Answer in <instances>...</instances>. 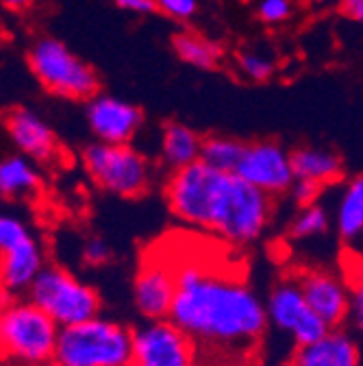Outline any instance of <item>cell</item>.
Listing matches in <instances>:
<instances>
[{
  "instance_id": "cell-1",
  "label": "cell",
  "mask_w": 363,
  "mask_h": 366,
  "mask_svg": "<svg viewBox=\"0 0 363 366\" xmlns=\"http://www.w3.org/2000/svg\"><path fill=\"white\" fill-rule=\"evenodd\" d=\"M170 318L203 351L242 360L259 349L270 325L265 301L240 274L183 262L176 266V297Z\"/></svg>"
},
{
  "instance_id": "cell-2",
  "label": "cell",
  "mask_w": 363,
  "mask_h": 366,
  "mask_svg": "<svg viewBox=\"0 0 363 366\" xmlns=\"http://www.w3.org/2000/svg\"><path fill=\"white\" fill-rule=\"evenodd\" d=\"M165 203L172 216L229 244H248L263 236L272 220V197L237 174L203 162L170 172Z\"/></svg>"
},
{
  "instance_id": "cell-3",
  "label": "cell",
  "mask_w": 363,
  "mask_h": 366,
  "mask_svg": "<svg viewBox=\"0 0 363 366\" xmlns=\"http://www.w3.org/2000/svg\"><path fill=\"white\" fill-rule=\"evenodd\" d=\"M135 332L118 320L96 316L63 327L57 342V366H133Z\"/></svg>"
},
{
  "instance_id": "cell-4",
  "label": "cell",
  "mask_w": 363,
  "mask_h": 366,
  "mask_svg": "<svg viewBox=\"0 0 363 366\" xmlns=\"http://www.w3.org/2000/svg\"><path fill=\"white\" fill-rule=\"evenodd\" d=\"M61 327L29 299L14 297L3 303L0 340L5 355L22 366H44L55 362Z\"/></svg>"
},
{
  "instance_id": "cell-5",
  "label": "cell",
  "mask_w": 363,
  "mask_h": 366,
  "mask_svg": "<svg viewBox=\"0 0 363 366\" xmlns=\"http://www.w3.org/2000/svg\"><path fill=\"white\" fill-rule=\"evenodd\" d=\"M26 61L33 76L48 94L85 103L101 94L96 70L57 37H37L26 53Z\"/></svg>"
},
{
  "instance_id": "cell-6",
  "label": "cell",
  "mask_w": 363,
  "mask_h": 366,
  "mask_svg": "<svg viewBox=\"0 0 363 366\" xmlns=\"http://www.w3.org/2000/svg\"><path fill=\"white\" fill-rule=\"evenodd\" d=\"M81 159L94 186L122 199L146 194L153 183V164L133 144L92 142L83 149Z\"/></svg>"
},
{
  "instance_id": "cell-7",
  "label": "cell",
  "mask_w": 363,
  "mask_h": 366,
  "mask_svg": "<svg viewBox=\"0 0 363 366\" xmlns=\"http://www.w3.org/2000/svg\"><path fill=\"white\" fill-rule=\"evenodd\" d=\"M26 299L46 312L61 330L101 316L103 307L101 295L92 286L57 264H48L41 270Z\"/></svg>"
},
{
  "instance_id": "cell-8",
  "label": "cell",
  "mask_w": 363,
  "mask_h": 366,
  "mask_svg": "<svg viewBox=\"0 0 363 366\" xmlns=\"http://www.w3.org/2000/svg\"><path fill=\"white\" fill-rule=\"evenodd\" d=\"M0 257H3L0 264L3 292L11 297L26 295L46 268V255L39 240L16 214H5L0 218Z\"/></svg>"
},
{
  "instance_id": "cell-9",
  "label": "cell",
  "mask_w": 363,
  "mask_h": 366,
  "mask_svg": "<svg viewBox=\"0 0 363 366\" xmlns=\"http://www.w3.org/2000/svg\"><path fill=\"white\" fill-rule=\"evenodd\" d=\"M267 320L281 334L294 340L296 347L315 342L322 338L331 327L313 312L309 301L305 299L296 277H283L272 286L265 299Z\"/></svg>"
},
{
  "instance_id": "cell-10",
  "label": "cell",
  "mask_w": 363,
  "mask_h": 366,
  "mask_svg": "<svg viewBox=\"0 0 363 366\" xmlns=\"http://www.w3.org/2000/svg\"><path fill=\"white\" fill-rule=\"evenodd\" d=\"M133 340V366H198L196 342L172 318L146 320Z\"/></svg>"
},
{
  "instance_id": "cell-11",
  "label": "cell",
  "mask_w": 363,
  "mask_h": 366,
  "mask_svg": "<svg viewBox=\"0 0 363 366\" xmlns=\"http://www.w3.org/2000/svg\"><path fill=\"white\" fill-rule=\"evenodd\" d=\"M235 174L272 199L290 192L296 181L292 153L270 140L246 144L242 164Z\"/></svg>"
},
{
  "instance_id": "cell-12",
  "label": "cell",
  "mask_w": 363,
  "mask_h": 366,
  "mask_svg": "<svg viewBox=\"0 0 363 366\" xmlns=\"http://www.w3.org/2000/svg\"><path fill=\"white\" fill-rule=\"evenodd\" d=\"M292 274L313 312L331 330H339L350 318V286L346 277L327 268H300Z\"/></svg>"
},
{
  "instance_id": "cell-13",
  "label": "cell",
  "mask_w": 363,
  "mask_h": 366,
  "mask_svg": "<svg viewBox=\"0 0 363 366\" xmlns=\"http://www.w3.org/2000/svg\"><path fill=\"white\" fill-rule=\"evenodd\" d=\"M87 127L103 144H131L144 127V114L124 99L96 94L85 107Z\"/></svg>"
},
{
  "instance_id": "cell-14",
  "label": "cell",
  "mask_w": 363,
  "mask_h": 366,
  "mask_svg": "<svg viewBox=\"0 0 363 366\" xmlns=\"http://www.w3.org/2000/svg\"><path fill=\"white\" fill-rule=\"evenodd\" d=\"M176 297V268L163 259L142 262L133 282V303L144 320L170 318Z\"/></svg>"
},
{
  "instance_id": "cell-15",
  "label": "cell",
  "mask_w": 363,
  "mask_h": 366,
  "mask_svg": "<svg viewBox=\"0 0 363 366\" xmlns=\"http://www.w3.org/2000/svg\"><path fill=\"white\" fill-rule=\"evenodd\" d=\"M5 131L18 153L35 164H51L59 155V140L53 127L29 107L9 109L5 116Z\"/></svg>"
},
{
  "instance_id": "cell-16",
  "label": "cell",
  "mask_w": 363,
  "mask_h": 366,
  "mask_svg": "<svg viewBox=\"0 0 363 366\" xmlns=\"http://www.w3.org/2000/svg\"><path fill=\"white\" fill-rule=\"evenodd\" d=\"M290 366H361L357 342L342 330H329L315 342L296 347Z\"/></svg>"
},
{
  "instance_id": "cell-17",
  "label": "cell",
  "mask_w": 363,
  "mask_h": 366,
  "mask_svg": "<svg viewBox=\"0 0 363 366\" xmlns=\"http://www.w3.org/2000/svg\"><path fill=\"white\" fill-rule=\"evenodd\" d=\"M205 137H200L192 127L183 122H168L159 137V159L170 170L176 172L200 162Z\"/></svg>"
},
{
  "instance_id": "cell-18",
  "label": "cell",
  "mask_w": 363,
  "mask_h": 366,
  "mask_svg": "<svg viewBox=\"0 0 363 366\" xmlns=\"http://www.w3.org/2000/svg\"><path fill=\"white\" fill-rule=\"evenodd\" d=\"M292 164H294L296 179L313 181L322 188L337 183L342 179V172H344L342 159L333 151L320 149V147L296 149L292 153Z\"/></svg>"
},
{
  "instance_id": "cell-19",
  "label": "cell",
  "mask_w": 363,
  "mask_h": 366,
  "mask_svg": "<svg viewBox=\"0 0 363 366\" xmlns=\"http://www.w3.org/2000/svg\"><path fill=\"white\" fill-rule=\"evenodd\" d=\"M39 186L41 174L33 159L16 153L0 162V192L5 199H29L37 194Z\"/></svg>"
},
{
  "instance_id": "cell-20",
  "label": "cell",
  "mask_w": 363,
  "mask_h": 366,
  "mask_svg": "<svg viewBox=\"0 0 363 366\" xmlns=\"http://www.w3.org/2000/svg\"><path fill=\"white\" fill-rule=\"evenodd\" d=\"M335 229L346 242L363 236V174H357L344 183L335 207Z\"/></svg>"
},
{
  "instance_id": "cell-21",
  "label": "cell",
  "mask_w": 363,
  "mask_h": 366,
  "mask_svg": "<svg viewBox=\"0 0 363 366\" xmlns=\"http://www.w3.org/2000/svg\"><path fill=\"white\" fill-rule=\"evenodd\" d=\"M172 49L185 64H190L194 68H200V70L215 68L218 61H220V55H222V51L211 39H207V37H203V35H198L194 31L176 33L172 37Z\"/></svg>"
},
{
  "instance_id": "cell-22",
  "label": "cell",
  "mask_w": 363,
  "mask_h": 366,
  "mask_svg": "<svg viewBox=\"0 0 363 366\" xmlns=\"http://www.w3.org/2000/svg\"><path fill=\"white\" fill-rule=\"evenodd\" d=\"M244 151H246V144H242L235 137L213 135V137H205L200 162L213 170L235 174L242 164Z\"/></svg>"
},
{
  "instance_id": "cell-23",
  "label": "cell",
  "mask_w": 363,
  "mask_h": 366,
  "mask_svg": "<svg viewBox=\"0 0 363 366\" xmlns=\"http://www.w3.org/2000/svg\"><path fill=\"white\" fill-rule=\"evenodd\" d=\"M329 229H331V216L320 203L298 207L296 216L290 222V234L296 240H311L317 236H324Z\"/></svg>"
},
{
  "instance_id": "cell-24",
  "label": "cell",
  "mask_w": 363,
  "mask_h": 366,
  "mask_svg": "<svg viewBox=\"0 0 363 366\" xmlns=\"http://www.w3.org/2000/svg\"><path fill=\"white\" fill-rule=\"evenodd\" d=\"M237 72L242 76H246L248 81L261 83L267 81L272 74H275V61L270 57H265L263 53H255V51H246L237 55Z\"/></svg>"
},
{
  "instance_id": "cell-25",
  "label": "cell",
  "mask_w": 363,
  "mask_h": 366,
  "mask_svg": "<svg viewBox=\"0 0 363 366\" xmlns=\"http://www.w3.org/2000/svg\"><path fill=\"white\" fill-rule=\"evenodd\" d=\"M346 282L350 286V318L354 327L363 334V259L348 268Z\"/></svg>"
},
{
  "instance_id": "cell-26",
  "label": "cell",
  "mask_w": 363,
  "mask_h": 366,
  "mask_svg": "<svg viewBox=\"0 0 363 366\" xmlns=\"http://www.w3.org/2000/svg\"><path fill=\"white\" fill-rule=\"evenodd\" d=\"M157 9L178 22H188L198 11V0H155Z\"/></svg>"
},
{
  "instance_id": "cell-27",
  "label": "cell",
  "mask_w": 363,
  "mask_h": 366,
  "mask_svg": "<svg viewBox=\"0 0 363 366\" xmlns=\"http://www.w3.org/2000/svg\"><path fill=\"white\" fill-rule=\"evenodd\" d=\"M257 16L265 24H281L292 16V3L290 0H261Z\"/></svg>"
},
{
  "instance_id": "cell-28",
  "label": "cell",
  "mask_w": 363,
  "mask_h": 366,
  "mask_svg": "<svg viewBox=\"0 0 363 366\" xmlns=\"http://www.w3.org/2000/svg\"><path fill=\"white\" fill-rule=\"evenodd\" d=\"M83 259L87 266H103L111 259V249L107 244V240L94 236V238H87L85 244H83V251H81Z\"/></svg>"
},
{
  "instance_id": "cell-29",
  "label": "cell",
  "mask_w": 363,
  "mask_h": 366,
  "mask_svg": "<svg viewBox=\"0 0 363 366\" xmlns=\"http://www.w3.org/2000/svg\"><path fill=\"white\" fill-rule=\"evenodd\" d=\"M322 190H324V188H322V186H317V183H313V181L296 179L290 192H292V199L296 201L298 207H307V205L317 203V197H320Z\"/></svg>"
},
{
  "instance_id": "cell-30",
  "label": "cell",
  "mask_w": 363,
  "mask_h": 366,
  "mask_svg": "<svg viewBox=\"0 0 363 366\" xmlns=\"http://www.w3.org/2000/svg\"><path fill=\"white\" fill-rule=\"evenodd\" d=\"M113 3L128 14H138V16H148L153 11H157V3L155 0H113Z\"/></svg>"
},
{
  "instance_id": "cell-31",
  "label": "cell",
  "mask_w": 363,
  "mask_h": 366,
  "mask_svg": "<svg viewBox=\"0 0 363 366\" xmlns=\"http://www.w3.org/2000/svg\"><path fill=\"white\" fill-rule=\"evenodd\" d=\"M342 14L348 20L363 24V0H342Z\"/></svg>"
},
{
  "instance_id": "cell-32",
  "label": "cell",
  "mask_w": 363,
  "mask_h": 366,
  "mask_svg": "<svg viewBox=\"0 0 363 366\" xmlns=\"http://www.w3.org/2000/svg\"><path fill=\"white\" fill-rule=\"evenodd\" d=\"M33 0H3V7L9 11H24L31 7Z\"/></svg>"
}]
</instances>
